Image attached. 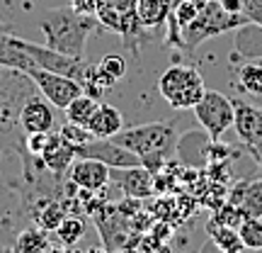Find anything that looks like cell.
<instances>
[{"mask_svg": "<svg viewBox=\"0 0 262 253\" xmlns=\"http://www.w3.org/2000/svg\"><path fill=\"white\" fill-rule=\"evenodd\" d=\"M192 110H194L199 124L209 134V139H221L228 131V127H233V98H226L219 90H206Z\"/></svg>", "mask_w": 262, "mask_h": 253, "instance_id": "obj_6", "label": "cell"}, {"mask_svg": "<svg viewBox=\"0 0 262 253\" xmlns=\"http://www.w3.org/2000/svg\"><path fill=\"white\" fill-rule=\"evenodd\" d=\"M0 117H3V103H0Z\"/></svg>", "mask_w": 262, "mask_h": 253, "instance_id": "obj_36", "label": "cell"}, {"mask_svg": "<svg viewBox=\"0 0 262 253\" xmlns=\"http://www.w3.org/2000/svg\"><path fill=\"white\" fill-rule=\"evenodd\" d=\"M233 127L238 131V137L245 146H257L262 144V110L255 107V105L245 103V100H238L233 98Z\"/></svg>", "mask_w": 262, "mask_h": 253, "instance_id": "obj_10", "label": "cell"}, {"mask_svg": "<svg viewBox=\"0 0 262 253\" xmlns=\"http://www.w3.org/2000/svg\"><path fill=\"white\" fill-rule=\"evenodd\" d=\"M54 122H56L54 105L49 103L44 95L41 98H29L19 110V124L27 134H32V131H51Z\"/></svg>", "mask_w": 262, "mask_h": 253, "instance_id": "obj_11", "label": "cell"}, {"mask_svg": "<svg viewBox=\"0 0 262 253\" xmlns=\"http://www.w3.org/2000/svg\"><path fill=\"white\" fill-rule=\"evenodd\" d=\"M97 27H100V20L95 15L78 12L71 5L51 8L41 12L39 17V29L47 39L44 44L73 59H85V44Z\"/></svg>", "mask_w": 262, "mask_h": 253, "instance_id": "obj_1", "label": "cell"}, {"mask_svg": "<svg viewBox=\"0 0 262 253\" xmlns=\"http://www.w3.org/2000/svg\"><path fill=\"white\" fill-rule=\"evenodd\" d=\"M15 248H17V253H47L49 239L44 234V229H27L17 236Z\"/></svg>", "mask_w": 262, "mask_h": 253, "instance_id": "obj_22", "label": "cell"}, {"mask_svg": "<svg viewBox=\"0 0 262 253\" xmlns=\"http://www.w3.org/2000/svg\"><path fill=\"white\" fill-rule=\"evenodd\" d=\"M228 202L241 207V212L245 217H262V180L238 183Z\"/></svg>", "mask_w": 262, "mask_h": 253, "instance_id": "obj_16", "label": "cell"}, {"mask_svg": "<svg viewBox=\"0 0 262 253\" xmlns=\"http://www.w3.org/2000/svg\"><path fill=\"white\" fill-rule=\"evenodd\" d=\"M158 90L170 107L189 110V107H194L202 100V95L206 93V85L202 73L196 71L194 66L172 64L165 73L160 75Z\"/></svg>", "mask_w": 262, "mask_h": 253, "instance_id": "obj_4", "label": "cell"}, {"mask_svg": "<svg viewBox=\"0 0 262 253\" xmlns=\"http://www.w3.org/2000/svg\"><path fill=\"white\" fill-rule=\"evenodd\" d=\"M39 159L44 163V168L51 170L54 176H66V170L71 168V163L75 161V149L68 141H63V137L56 131V134H51L47 149Z\"/></svg>", "mask_w": 262, "mask_h": 253, "instance_id": "obj_13", "label": "cell"}, {"mask_svg": "<svg viewBox=\"0 0 262 253\" xmlns=\"http://www.w3.org/2000/svg\"><path fill=\"white\" fill-rule=\"evenodd\" d=\"M88 129L97 139H110L119 129H124V117L117 107H112V105H107V103H100L95 114L90 117V122H88Z\"/></svg>", "mask_w": 262, "mask_h": 253, "instance_id": "obj_14", "label": "cell"}, {"mask_svg": "<svg viewBox=\"0 0 262 253\" xmlns=\"http://www.w3.org/2000/svg\"><path fill=\"white\" fill-rule=\"evenodd\" d=\"M245 251H262V217H245L238 224Z\"/></svg>", "mask_w": 262, "mask_h": 253, "instance_id": "obj_21", "label": "cell"}, {"mask_svg": "<svg viewBox=\"0 0 262 253\" xmlns=\"http://www.w3.org/2000/svg\"><path fill=\"white\" fill-rule=\"evenodd\" d=\"M56 234H58V239H61V241H63L66 246L78 244V241L83 239V234H85V224H83V219H78V217H68V215H66V217H63V222L58 224Z\"/></svg>", "mask_w": 262, "mask_h": 253, "instance_id": "obj_23", "label": "cell"}, {"mask_svg": "<svg viewBox=\"0 0 262 253\" xmlns=\"http://www.w3.org/2000/svg\"><path fill=\"white\" fill-rule=\"evenodd\" d=\"M117 253H139V251H117Z\"/></svg>", "mask_w": 262, "mask_h": 253, "instance_id": "obj_35", "label": "cell"}, {"mask_svg": "<svg viewBox=\"0 0 262 253\" xmlns=\"http://www.w3.org/2000/svg\"><path fill=\"white\" fill-rule=\"evenodd\" d=\"M243 15L250 25L262 27V0H243Z\"/></svg>", "mask_w": 262, "mask_h": 253, "instance_id": "obj_29", "label": "cell"}, {"mask_svg": "<svg viewBox=\"0 0 262 253\" xmlns=\"http://www.w3.org/2000/svg\"><path fill=\"white\" fill-rule=\"evenodd\" d=\"M100 71H102L110 81H119V78H124L126 75V61H124L119 54H107V56H102L100 59Z\"/></svg>", "mask_w": 262, "mask_h": 253, "instance_id": "obj_26", "label": "cell"}, {"mask_svg": "<svg viewBox=\"0 0 262 253\" xmlns=\"http://www.w3.org/2000/svg\"><path fill=\"white\" fill-rule=\"evenodd\" d=\"M32 81V83L39 88V93L47 98L49 103L58 107V110H66L68 105L73 103L78 95H83V85L78 83L75 78H68V75L54 73V71H47V68H39V66H32L27 73H25Z\"/></svg>", "mask_w": 262, "mask_h": 253, "instance_id": "obj_7", "label": "cell"}, {"mask_svg": "<svg viewBox=\"0 0 262 253\" xmlns=\"http://www.w3.org/2000/svg\"><path fill=\"white\" fill-rule=\"evenodd\" d=\"M245 25H250V22H248L243 12H228L216 0H209L187 27L180 29L168 17V47H175L180 51H189L192 54L206 39H214L219 34H226V32H238Z\"/></svg>", "mask_w": 262, "mask_h": 253, "instance_id": "obj_2", "label": "cell"}, {"mask_svg": "<svg viewBox=\"0 0 262 253\" xmlns=\"http://www.w3.org/2000/svg\"><path fill=\"white\" fill-rule=\"evenodd\" d=\"M0 253H15V251H8V248H3V246H0Z\"/></svg>", "mask_w": 262, "mask_h": 253, "instance_id": "obj_34", "label": "cell"}, {"mask_svg": "<svg viewBox=\"0 0 262 253\" xmlns=\"http://www.w3.org/2000/svg\"><path fill=\"white\" fill-rule=\"evenodd\" d=\"M58 134L63 137V141H68L73 149H78V146H83L85 141L95 139L93 134H90V129L88 127H83V124H75V122H66L61 129H58Z\"/></svg>", "mask_w": 262, "mask_h": 253, "instance_id": "obj_25", "label": "cell"}, {"mask_svg": "<svg viewBox=\"0 0 262 253\" xmlns=\"http://www.w3.org/2000/svg\"><path fill=\"white\" fill-rule=\"evenodd\" d=\"M75 156H83V159H95L102 161L104 166L110 168H131V166H143L141 159L134 151L124 149L122 144H117L114 139H90L85 141L83 146L75 149Z\"/></svg>", "mask_w": 262, "mask_h": 253, "instance_id": "obj_8", "label": "cell"}, {"mask_svg": "<svg viewBox=\"0 0 262 253\" xmlns=\"http://www.w3.org/2000/svg\"><path fill=\"white\" fill-rule=\"evenodd\" d=\"M32 66H34V61L29 59L25 49L19 47V37H15L12 32L10 34H0V68L27 73Z\"/></svg>", "mask_w": 262, "mask_h": 253, "instance_id": "obj_15", "label": "cell"}, {"mask_svg": "<svg viewBox=\"0 0 262 253\" xmlns=\"http://www.w3.org/2000/svg\"><path fill=\"white\" fill-rule=\"evenodd\" d=\"M110 170L112 168L104 166L102 161L75 156L71 168L66 170V178L71 180V185L85 190V192H97V190H102L110 183Z\"/></svg>", "mask_w": 262, "mask_h": 253, "instance_id": "obj_9", "label": "cell"}, {"mask_svg": "<svg viewBox=\"0 0 262 253\" xmlns=\"http://www.w3.org/2000/svg\"><path fill=\"white\" fill-rule=\"evenodd\" d=\"M110 178L124 190L129 197H148L153 192V173L146 166H131V168H112Z\"/></svg>", "mask_w": 262, "mask_h": 253, "instance_id": "obj_12", "label": "cell"}, {"mask_svg": "<svg viewBox=\"0 0 262 253\" xmlns=\"http://www.w3.org/2000/svg\"><path fill=\"white\" fill-rule=\"evenodd\" d=\"M49 139H51V131H32L27 134V149L32 156H41L47 149Z\"/></svg>", "mask_w": 262, "mask_h": 253, "instance_id": "obj_28", "label": "cell"}, {"mask_svg": "<svg viewBox=\"0 0 262 253\" xmlns=\"http://www.w3.org/2000/svg\"><path fill=\"white\" fill-rule=\"evenodd\" d=\"M63 207L58 205V202H44V207L39 209V215H37V222L41 229H47V231H56L58 224L63 222Z\"/></svg>", "mask_w": 262, "mask_h": 253, "instance_id": "obj_24", "label": "cell"}, {"mask_svg": "<svg viewBox=\"0 0 262 253\" xmlns=\"http://www.w3.org/2000/svg\"><path fill=\"white\" fill-rule=\"evenodd\" d=\"M10 32H12V27H10L8 22H3V20H0V34H10Z\"/></svg>", "mask_w": 262, "mask_h": 253, "instance_id": "obj_32", "label": "cell"}, {"mask_svg": "<svg viewBox=\"0 0 262 253\" xmlns=\"http://www.w3.org/2000/svg\"><path fill=\"white\" fill-rule=\"evenodd\" d=\"M95 17L100 20L102 27L124 37L126 47H131V42L141 39L146 29L139 20V0H97Z\"/></svg>", "mask_w": 262, "mask_h": 253, "instance_id": "obj_5", "label": "cell"}, {"mask_svg": "<svg viewBox=\"0 0 262 253\" xmlns=\"http://www.w3.org/2000/svg\"><path fill=\"white\" fill-rule=\"evenodd\" d=\"M206 231H209L211 244H214L221 253H243L245 251L243 239H241V234H238V226H224V224L209 222Z\"/></svg>", "mask_w": 262, "mask_h": 253, "instance_id": "obj_17", "label": "cell"}, {"mask_svg": "<svg viewBox=\"0 0 262 253\" xmlns=\"http://www.w3.org/2000/svg\"><path fill=\"white\" fill-rule=\"evenodd\" d=\"M172 8H175V0H139L141 25L148 29V27H158L163 22H168Z\"/></svg>", "mask_w": 262, "mask_h": 253, "instance_id": "obj_18", "label": "cell"}, {"mask_svg": "<svg viewBox=\"0 0 262 253\" xmlns=\"http://www.w3.org/2000/svg\"><path fill=\"white\" fill-rule=\"evenodd\" d=\"M228 12H243V0H216Z\"/></svg>", "mask_w": 262, "mask_h": 253, "instance_id": "obj_31", "label": "cell"}, {"mask_svg": "<svg viewBox=\"0 0 262 253\" xmlns=\"http://www.w3.org/2000/svg\"><path fill=\"white\" fill-rule=\"evenodd\" d=\"M110 139L122 144L124 149L134 151L150 173H158L172 159V153L178 151L180 144L175 127L165 122H150V124H139V127H129V129H119Z\"/></svg>", "mask_w": 262, "mask_h": 253, "instance_id": "obj_3", "label": "cell"}, {"mask_svg": "<svg viewBox=\"0 0 262 253\" xmlns=\"http://www.w3.org/2000/svg\"><path fill=\"white\" fill-rule=\"evenodd\" d=\"M97 105H100V100H97V98L83 93V95H78L73 103L66 107L63 112H66V117H68V122H75V124H83V127H88L90 117H93L95 110H97Z\"/></svg>", "mask_w": 262, "mask_h": 253, "instance_id": "obj_20", "label": "cell"}, {"mask_svg": "<svg viewBox=\"0 0 262 253\" xmlns=\"http://www.w3.org/2000/svg\"><path fill=\"white\" fill-rule=\"evenodd\" d=\"M71 8H75L78 12H85V15H95L97 0H71Z\"/></svg>", "mask_w": 262, "mask_h": 253, "instance_id": "obj_30", "label": "cell"}, {"mask_svg": "<svg viewBox=\"0 0 262 253\" xmlns=\"http://www.w3.org/2000/svg\"><path fill=\"white\" fill-rule=\"evenodd\" d=\"M85 253H107V251H102V248H90V251H85Z\"/></svg>", "mask_w": 262, "mask_h": 253, "instance_id": "obj_33", "label": "cell"}, {"mask_svg": "<svg viewBox=\"0 0 262 253\" xmlns=\"http://www.w3.org/2000/svg\"><path fill=\"white\" fill-rule=\"evenodd\" d=\"M238 88L248 95H262V64L257 61H245L235 71Z\"/></svg>", "mask_w": 262, "mask_h": 253, "instance_id": "obj_19", "label": "cell"}, {"mask_svg": "<svg viewBox=\"0 0 262 253\" xmlns=\"http://www.w3.org/2000/svg\"><path fill=\"white\" fill-rule=\"evenodd\" d=\"M243 219H245V215L241 212V207L233 205V202H226V205L211 217L214 224H224V226H238Z\"/></svg>", "mask_w": 262, "mask_h": 253, "instance_id": "obj_27", "label": "cell"}]
</instances>
